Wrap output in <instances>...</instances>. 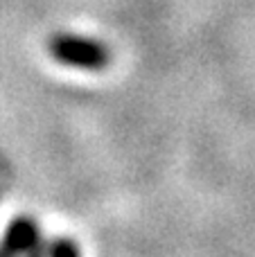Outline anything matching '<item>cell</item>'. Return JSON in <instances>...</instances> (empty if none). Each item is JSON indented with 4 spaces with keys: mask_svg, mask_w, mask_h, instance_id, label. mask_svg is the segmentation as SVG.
Returning a JSON list of instances; mask_svg holds the SVG:
<instances>
[{
    "mask_svg": "<svg viewBox=\"0 0 255 257\" xmlns=\"http://www.w3.org/2000/svg\"><path fill=\"white\" fill-rule=\"evenodd\" d=\"M50 54L63 66L81 68V70H102L108 63V52L104 45L70 34L54 36L50 43Z\"/></svg>",
    "mask_w": 255,
    "mask_h": 257,
    "instance_id": "1",
    "label": "cell"
},
{
    "mask_svg": "<svg viewBox=\"0 0 255 257\" xmlns=\"http://www.w3.org/2000/svg\"><path fill=\"white\" fill-rule=\"evenodd\" d=\"M41 244V232L32 219H14L5 230V239L0 244V257H18L27 255L32 248Z\"/></svg>",
    "mask_w": 255,
    "mask_h": 257,
    "instance_id": "2",
    "label": "cell"
},
{
    "mask_svg": "<svg viewBox=\"0 0 255 257\" xmlns=\"http://www.w3.org/2000/svg\"><path fill=\"white\" fill-rule=\"evenodd\" d=\"M45 255L48 257H81V250L77 248V244L72 239L59 237V239L50 241L45 246Z\"/></svg>",
    "mask_w": 255,
    "mask_h": 257,
    "instance_id": "3",
    "label": "cell"
},
{
    "mask_svg": "<svg viewBox=\"0 0 255 257\" xmlns=\"http://www.w3.org/2000/svg\"><path fill=\"white\" fill-rule=\"evenodd\" d=\"M25 257H45V246H43V244H39L36 248H32Z\"/></svg>",
    "mask_w": 255,
    "mask_h": 257,
    "instance_id": "4",
    "label": "cell"
}]
</instances>
